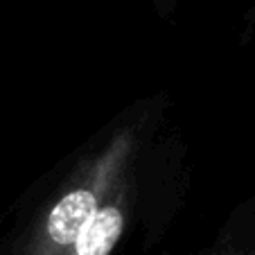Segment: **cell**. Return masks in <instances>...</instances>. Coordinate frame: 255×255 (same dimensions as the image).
Wrapping results in <instances>:
<instances>
[{"label":"cell","instance_id":"cell-1","mask_svg":"<svg viewBox=\"0 0 255 255\" xmlns=\"http://www.w3.org/2000/svg\"><path fill=\"white\" fill-rule=\"evenodd\" d=\"M138 131L120 129L84 158L27 224L14 255H66L82 226L95 215L118 183L133 172Z\"/></svg>","mask_w":255,"mask_h":255},{"label":"cell","instance_id":"cell-2","mask_svg":"<svg viewBox=\"0 0 255 255\" xmlns=\"http://www.w3.org/2000/svg\"><path fill=\"white\" fill-rule=\"evenodd\" d=\"M131 206H133V172H129L95 215L82 226L66 255H113L129 226Z\"/></svg>","mask_w":255,"mask_h":255},{"label":"cell","instance_id":"cell-3","mask_svg":"<svg viewBox=\"0 0 255 255\" xmlns=\"http://www.w3.org/2000/svg\"><path fill=\"white\" fill-rule=\"evenodd\" d=\"M156 7H158L160 14H167V11L174 9V5H176V0H154Z\"/></svg>","mask_w":255,"mask_h":255}]
</instances>
